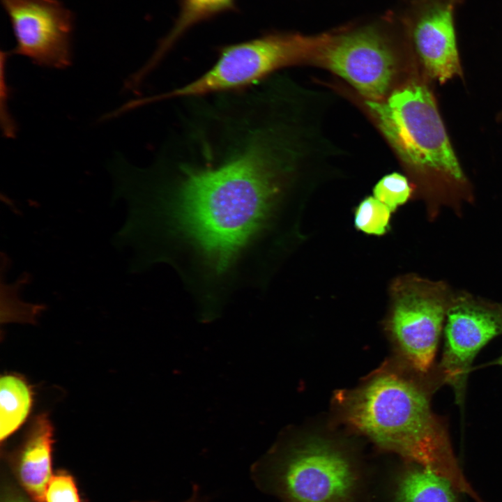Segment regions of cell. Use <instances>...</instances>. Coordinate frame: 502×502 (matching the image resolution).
<instances>
[{
	"label": "cell",
	"instance_id": "obj_1",
	"mask_svg": "<svg viewBox=\"0 0 502 502\" xmlns=\"http://www.w3.org/2000/svg\"><path fill=\"white\" fill-rule=\"evenodd\" d=\"M291 139L266 110L220 106L174 126L144 167L120 161L112 201L127 216L114 235L129 271L171 266L202 321L243 289L266 285L291 182Z\"/></svg>",
	"mask_w": 502,
	"mask_h": 502
},
{
	"label": "cell",
	"instance_id": "obj_2",
	"mask_svg": "<svg viewBox=\"0 0 502 502\" xmlns=\"http://www.w3.org/2000/svg\"><path fill=\"white\" fill-rule=\"evenodd\" d=\"M347 422L378 446L450 481L458 492L483 502L453 453L425 392L393 372L379 373L342 399Z\"/></svg>",
	"mask_w": 502,
	"mask_h": 502
},
{
	"label": "cell",
	"instance_id": "obj_3",
	"mask_svg": "<svg viewBox=\"0 0 502 502\" xmlns=\"http://www.w3.org/2000/svg\"><path fill=\"white\" fill-rule=\"evenodd\" d=\"M397 155L422 186L462 188L467 179L427 81L413 79L381 100H365Z\"/></svg>",
	"mask_w": 502,
	"mask_h": 502
},
{
	"label": "cell",
	"instance_id": "obj_4",
	"mask_svg": "<svg viewBox=\"0 0 502 502\" xmlns=\"http://www.w3.org/2000/svg\"><path fill=\"white\" fill-rule=\"evenodd\" d=\"M409 54L400 14L389 12L319 34L308 61L343 78L365 100L376 101L390 93L395 73Z\"/></svg>",
	"mask_w": 502,
	"mask_h": 502
},
{
	"label": "cell",
	"instance_id": "obj_5",
	"mask_svg": "<svg viewBox=\"0 0 502 502\" xmlns=\"http://www.w3.org/2000/svg\"><path fill=\"white\" fill-rule=\"evenodd\" d=\"M252 472L261 489L282 502H356L360 485L351 457L319 439L272 450Z\"/></svg>",
	"mask_w": 502,
	"mask_h": 502
},
{
	"label": "cell",
	"instance_id": "obj_6",
	"mask_svg": "<svg viewBox=\"0 0 502 502\" xmlns=\"http://www.w3.org/2000/svg\"><path fill=\"white\" fill-rule=\"evenodd\" d=\"M318 35L270 32L220 47L215 62L195 79L156 94L158 102L231 91L264 81L278 70L307 61Z\"/></svg>",
	"mask_w": 502,
	"mask_h": 502
},
{
	"label": "cell",
	"instance_id": "obj_7",
	"mask_svg": "<svg viewBox=\"0 0 502 502\" xmlns=\"http://www.w3.org/2000/svg\"><path fill=\"white\" fill-rule=\"evenodd\" d=\"M386 326L407 364L420 374L431 368L449 305L440 287L412 275L389 288Z\"/></svg>",
	"mask_w": 502,
	"mask_h": 502
},
{
	"label": "cell",
	"instance_id": "obj_8",
	"mask_svg": "<svg viewBox=\"0 0 502 502\" xmlns=\"http://www.w3.org/2000/svg\"><path fill=\"white\" fill-rule=\"evenodd\" d=\"M16 45L11 53L42 67L63 69L72 63L73 14L58 0H1Z\"/></svg>",
	"mask_w": 502,
	"mask_h": 502
},
{
	"label": "cell",
	"instance_id": "obj_9",
	"mask_svg": "<svg viewBox=\"0 0 502 502\" xmlns=\"http://www.w3.org/2000/svg\"><path fill=\"white\" fill-rule=\"evenodd\" d=\"M459 0H413L400 13L414 59L428 80L462 77L455 26Z\"/></svg>",
	"mask_w": 502,
	"mask_h": 502
},
{
	"label": "cell",
	"instance_id": "obj_10",
	"mask_svg": "<svg viewBox=\"0 0 502 502\" xmlns=\"http://www.w3.org/2000/svg\"><path fill=\"white\" fill-rule=\"evenodd\" d=\"M446 318L441 373L461 399L476 354L502 334V307L463 297L449 305Z\"/></svg>",
	"mask_w": 502,
	"mask_h": 502
},
{
	"label": "cell",
	"instance_id": "obj_11",
	"mask_svg": "<svg viewBox=\"0 0 502 502\" xmlns=\"http://www.w3.org/2000/svg\"><path fill=\"white\" fill-rule=\"evenodd\" d=\"M53 441V427L48 416L38 414L10 457L19 483L33 502H45L46 487L52 476Z\"/></svg>",
	"mask_w": 502,
	"mask_h": 502
},
{
	"label": "cell",
	"instance_id": "obj_12",
	"mask_svg": "<svg viewBox=\"0 0 502 502\" xmlns=\"http://www.w3.org/2000/svg\"><path fill=\"white\" fill-rule=\"evenodd\" d=\"M236 0H179V11L173 26L160 40L148 62L137 71L144 78L178 40L197 24L236 10Z\"/></svg>",
	"mask_w": 502,
	"mask_h": 502
},
{
	"label": "cell",
	"instance_id": "obj_13",
	"mask_svg": "<svg viewBox=\"0 0 502 502\" xmlns=\"http://www.w3.org/2000/svg\"><path fill=\"white\" fill-rule=\"evenodd\" d=\"M457 492L447 479L413 464L398 477L393 502H458Z\"/></svg>",
	"mask_w": 502,
	"mask_h": 502
},
{
	"label": "cell",
	"instance_id": "obj_14",
	"mask_svg": "<svg viewBox=\"0 0 502 502\" xmlns=\"http://www.w3.org/2000/svg\"><path fill=\"white\" fill-rule=\"evenodd\" d=\"M33 402L31 389L25 379L6 374L0 382V439L2 443L26 419Z\"/></svg>",
	"mask_w": 502,
	"mask_h": 502
},
{
	"label": "cell",
	"instance_id": "obj_15",
	"mask_svg": "<svg viewBox=\"0 0 502 502\" xmlns=\"http://www.w3.org/2000/svg\"><path fill=\"white\" fill-rule=\"evenodd\" d=\"M390 210L374 197L360 201L354 213V225L358 230L374 236H382L390 229Z\"/></svg>",
	"mask_w": 502,
	"mask_h": 502
},
{
	"label": "cell",
	"instance_id": "obj_16",
	"mask_svg": "<svg viewBox=\"0 0 502 502\" xmlns=\"http://www.w3.org/2000/svg\"><path fill=\"white\" fill-rule=\"evenodd\" d=\"M412 192L411 185L406 177L396 172L384 176L373 189L374 197L392 213L408 201Z\"/></svg>",
	"mask_w": 502,
	"mask_h": 502
},
{
	"label": "cell",
	"instance_id": "obj_17",
	"mask_svg": "<svg viewBox=\"0 0 502 502\" xmlns=\"http://www.w3.org/2000/svg\"><path fill=\"white\" fill-rule=\"evenodd\" d=\"M45 502H82L73 476L66 471L52 474L46 487Z\"/></svg>",
	"mask_w": 502,
	"mask_h": 502
},
{
	"label": "cell",
	"instance_id": "obj_18",
	"mask_svg": "<svg viewBox=\"0 0 502 502\" xmlns=\"http://www.w3.org/2000/svg\"><path fill=\"white\" fill-rule=\"evenodd\" d=\"M1 502H31L23 494L12 487H6L1 496Z\"/></svg>",
	"mask_w": 502,
	"mask_h": 502
},
{
	"label": "cell",
	"instance_id": "obj_19",
	"mask_svg": "<svg viewBox=\"0 0 502 502\" xmlns=\"http://www.w3.org/2000/svg\"><path fill=\"white\" fill-rule=\"evenodd\" d=\"M184 502H203L202 500L199 497L197 487H195V490L192 496Z\"/></svg>",
	"mask_w": 502,
	"mask_h": 502
},
{
	"label": "cell",
	"instance_id": "obj_20",
	"mask_svg": "<svg viewBox=\"0 0 502 502\" xmlns=\"http://www.w3.org/2000/svg\"><path fill=\"white\" fill-rule=\"evenodd\" d=\"M493 364L499 365L502 366V355L499 358H497L495 361H494Z\"/></svg>",
	"mask_w": 502,
	"mask_h": 502
},
{
	"label": "cell",
	"instance_id": "obj_21",
	"mask_svg": "<svg viewBox=\"0 0 502 502\" xmlns=\"http://www.w3.org/2000/svg\"><path fill=\"white\" fill-rule=\"evenodd\" d=\"M499 119H501V120L502 121V112H501V114L500 116H499Z\"/></svg>",
	"mask_w": 502,
	"mask_h": 502
}]
</instances>
